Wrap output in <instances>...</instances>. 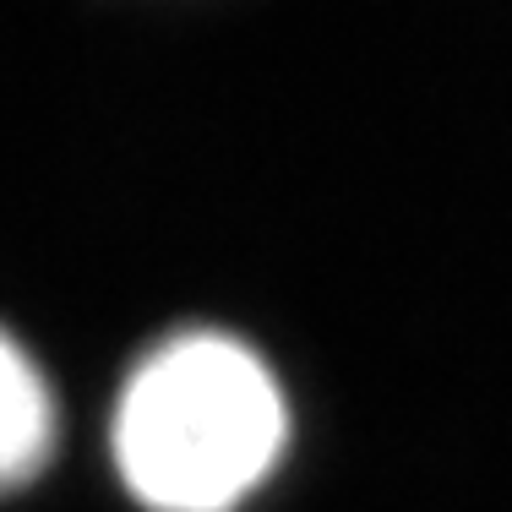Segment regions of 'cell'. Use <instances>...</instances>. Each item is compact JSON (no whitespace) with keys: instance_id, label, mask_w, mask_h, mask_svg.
I'll use <instances>...</instances> for the list:
<instances>
[{"instance_id":"cell-2","label":"cell","mask_w":512,"mask_h":512,"mask_svg":"<svg viewBox=\"0 0 512 512\" xmlns=\"http://www.w3.org/2000/svg\"><path fill=\"white\" fill-rule=\"evenodd\" d=\"M60 442V398L50 371L0 322V496L44 474Z\"/></svg>"},{"instance_id":"cell-1","label":"cell","mask_w":512,"mask_h":512,"mask_svg":"<svg viewBox=\"0 0 512 512\" xmlns=\"http://www.w3.org/2000/svg\"><path fill=\"white\" fill-rule=\"evenodd\" d=\"M295 409L251 338L186 322L153 338L120 376L104 447L148 512H240L278 474Z\"/></svg>"}]
</instances>
